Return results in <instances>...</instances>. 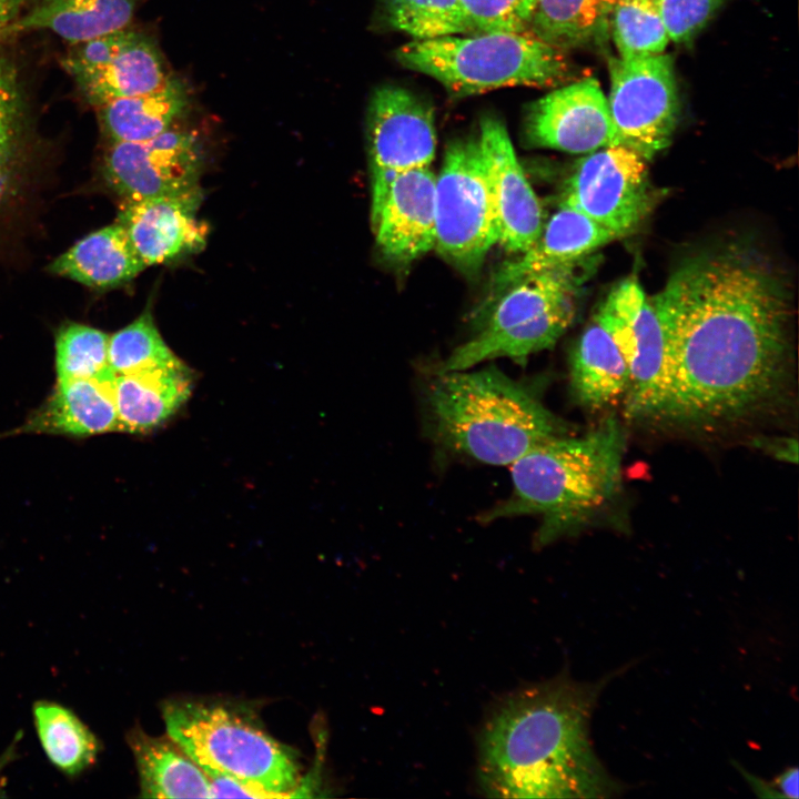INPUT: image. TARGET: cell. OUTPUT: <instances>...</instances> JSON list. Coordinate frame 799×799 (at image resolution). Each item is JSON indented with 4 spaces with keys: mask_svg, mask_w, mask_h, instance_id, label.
<instances>
[{
    "mask_svg": "<svg viewBox=\"0 0 799 799\" xmlns=\"http://www.w3.org/2000/svg\"><path fill=\"white\" fill-rule=\"evenodd\" d=\"M609 36L624 59L663 53L670 41L657 0H616Z\"/></svg>",
    "mask_w": 799,
    "mask_h": 799,
    "instance_id": "cell-30",
    "label": "cell"
},
{
    "mask_svg": "<svg viewBox=\"0 0 799 799\" xmlns=\"http://www.w3.org/2000/svg\"><path fill=\"white\" fill-rule=\"evenodd\" d=\"M610 334L629 372L625 411L633 418H663L670 355L666 331L636 279L614 286L594 317Z\"/></svg>",
    "mask_w": 799,
    "mask_h": 799,
    "instance_id": "cell-9",
    "label": "cell"
},
{
    "mask_svg": "<svg viewBox=\"0 0 799 799\" xmlns=\"http://www.w3.org/2000/svg\"><path fill=\"white\" fill-rule=\"evenodd\" d=\"M647 161L625 144L587 153L575 165L562 205L570 206L614 232L637 230L655 204Z\"/></svg>",
    "mask_w": 799,
    "mask_h": 799,
    "instance_id": "cell-11",
    "label": "cell"
},
{
    "mask_svg": "<svg viewBox=\"0 0 799 799\" xmlns=\"http://www.w3.org/2000/svg\"><path fill=\"white\" fill-rule=\"evenodd\" d=\"M625 435L609 417L581 437H555L510 464V496L485 520L536 515V535L545 546L585 522L616 493L620 483Z\"/></svg>",
    "mask_w": 799,
    "mask_h": 799,
    "instance_id": "cell-4",
    "label": "cell"
},
{
    "mask_svg": "<svg viewBox=\"0 0 799 799\" xmlns=\"http://www.w3.org/2000/svg\"><path fill=\"white\" fill-rule=\"evenodd\" d=\"M608 108L620 143L646 161L666 149L680 117L674 59L666 53L609 57Z\"/></svg>",
    "mask_w": 799,
    "mask_h": 799,
    "instance_id": "cell-10",
    "label": "cell"
},
{
    "mask_svg": "<svg viewBox=\"0 0 799 799\" xmlns=\"http://www.w3.org/2000/svg\"><path fill=\"white\" fill-rule=\"evenodd\" d=\"M426 408L438 442L490 465H510L563 436L535 390L495 366L438 372L427 387Z\"/></svg>",
    "mask_w": 799,
    "mask_h": 799,
    "instance_id": "cell-3",
    "label": "cell"
},
{
    "mask_svg": "<svg viewBox=\"0 0 799 799\" xmlns=\"http://www.w3.org/2000/svg\"><path fill=\"white\" fill-rule=\"evenodd\" d=\"M649 299L669 344L664 419L728 421L780 391L790 295L754 249L731 244L688 259Z\"/></svg>",
    "mask_w": 799,
    "mask_h": 799,
    "instance_id": "cell-1",
    "label": "cell"
},
{
    "mask_svg": "<svg viewBox=\"0 0 799 799\" xmlns=\"http://www.w3.org/2000/svg\"><path fill=\"white\" fill-rule=\"evenodd\" d=\"M372 185L401 171L427 168L436 152L433 107L414 92L393 84L376 89L367 109Z\"/></svg>",
    "mask_w": 799,
    "mask_h": 799,
    "instance_id": "cell-14",
    "label": "cell"
},
{
    "mask_svg": "<svg viewBox=\"0 0 799 799\" xmlns=\"http://www.w3.org/2000/svg\"><path fill=\"white\" fill-rule=\"evenodd\" d=\"M554 89L526 108L523 135L528 146L590 153L621 144L596 79L585 78Z\"/></svg>",
    "mask_w": 799,
    "mask_h": 799,
    "instance_id": "cell-15",
    "label": "cell"
},
{
    "mask_svg": "<svg viewBox=\"0 0 799 799\" xmlns=\"http://www.w3.org/2000/svg\"><path fill=\"white\" fill-rule=\"evenodd\" d=\"M108 357L117 375L156 370L181 362L163 341L149 311L109 336Z\"/></svg>",
    "mask_w": 799,
    "mask_h": 799,
    "instance_id": "cell-31",
    "label": "cell"
},
{
    "mask_svg": "<svg viewBox=\"0 0 799 799\" xmlns=\"http://www.w3.org/2000/svg\"><path fill=\"white\" fill-rule=\"evenodd\" d=\"M143 798H211L204 770L168 735L153 737L135 726L127 734Z\"/></svg>",
    "mask_w": 799,
    "mask_h": 799,
    "instance_id": "cell-23",
    "label": "cell"
},
{
    "mask_svg": "<svg viewBox=\"0 0 799 799\" xmlns=\"http://www.w3.org/2000/svg\"><path fill=\"white\" fill-rule=\"evenodd\" d=\"M115 376L58 381L50 397L30 416L21 432L82 437L119 431Z\"/></svg>",
    "mask_w": 799,
    "mask_h": 799,
    "instance_id": "cell-20",
    "label": "cell"
},
{
    "mask_svg": "<svg viewBox=\"0 0 799 799\" xmlns=\"http://www.w3.org/2000/svg\"><path fill=\"white\" fill-rule=\"evenodd\" d=\"M109 336L79 323L60 327L55 337L58 381L105 380L115 376L108 357Z\"/></svg>",
    "mask_w": 799,
    "mask_h": 799,
    "instance_id": "cell-32",
    "label": "cell"
},
{
    "mask_svg": "<svg viewBox=\"0 0 799 799\" xmlns=\"http://www.w3.org/2000/svg\"><path fill=\"white\" fill-rule=\"evenodd\" d=\"M669 40L690 43L725 0H657Z\"/></svg>",
    "mask_w": 799,
    "mask_h": 799,
    "instance_id": "cell-34",
    "label": "cell"
},
{
    "mask_svg": "<svg viewBox=\"0 0 799 799\" xmlns=\"http://www.w3.org/2000/svg\"><path fill=\"white\" fill-rule=\"evenodd\" d=\"M386 24L413 40L475 31L461 0H383Z\"/></svg>",
    "mask_w": 799,
    "mask_h": 799,
    "instance_id": "cell-29",
    "label": "cell"
},
{
    "mask_svg": "<svg viewBox=\"0 0 799 799\" xmlns=\"http://www.w3.org/2000/svg\"><path fill=\"white\" fill-rule=\"evenodd\" d=\"M740 772L747 779L754 792L761 798H782L781 795L776 790L772 783L765 781L757 776L750 775L748 771L741 769L738 765Z\"/></svg>",
    "mask_w": 799,
    "mask_h": 799,
    "instance_id": "cell-38",
    "label": "cell"
},
{
    "mask_svg": "<svg viewBox=\"0 0 799 799\" xmlns=\"http://www.w3.org/2000/svg\"><path fill=\"white\" fill-rule=\"evenodd\" d=\"M578 265L528 275L502 291L477 334L456 347L438 372L497 357L522 363L553 346L575 316L583 275Z\"/></svg>",
    "mask_w": 799,
    "mask_h": 799,
    "instance_id": "cell-7",
    "label": "cell"
},
{
    "mask_svg": "<svg viewBox=\"0 0 799 799\" xmlns=\"http://www.w3.org/2000/svg\"><path fill=\"white\" fill-rule=\"evenodd\" d=\"M435 181L427 166L372 185V227L388 261L406 265L435 247Z\"/></svg>",
    "mask_w": 799,
    "mask_h": 799,
    "instance_id": "cell-16",
    "label": "cell"
},
{
    "mask_svg": "<svg viewBox=\"0 0 799 799\" xmlns=\"http://www.w3.org/2000/svg\"><path fill=\"white\" fill-rule=\"evenodd\" d=\"M166 735L204 772L234 777L271 798L301 797L297 754L257 720L227 704L171 699L161 706Z\"/></svg>",
    "mask_w": 799,
    "mask_h": 799,
    "instance_id": "cell-6",
    "label": "cell"
},
{
    "mask_svg": "<svg viewBox=\"0 0 799 799\" xmlns=\"http://www.w3.org/2000/svg\"><path fill=\"white\" fill-rule=\"evenodd\" d=\"M20 736L16 737L12 741V744L4 750V752L0 756V797H4V783L6 779L2 776V771L4 768L17 758V747L19 742Z\"/></svg>",
    "mask_w": 799,
    "mask_h": 799,
    "instance_id": "cell-39",
    "label": "cell"
},
{
    "mask_svg": "<svg viewBox=\"0 0 799 799\" xmlns=\"http://www.w3.org/2000/svg\"><path fill=\"white\" fill-rule=\"evenodd\" d=\"M186 101L182 83L170 78L158 90L99 107L100 120L110 142L145 141L173 127L184 112Z\"/></svg>",
    "mask_w": 799,
    "mask_h": 799,
    "instance_id": "cell-26",
    "label": "cell"
},
{
    "mask_svg": "<svg viewBox=\"0 0 799 799\" xmlns=\"http://www.w3.org/2000/svg\"><path fill=\"white\" fill-rule=\"evenodd\" d=\"M616 0H536L527 30L563 50L604 45Z\"/></svg>",
    "mask_w": 799,
    "mask_h": 799,
    "instance_id": "cell-27",
    "label": "cell"
},
{
    "mask_svg": "<svg viewBox=\"0 0 799 799\" xmlns=\"http://www.w3.org/2000/svg\"><path fill=\"white\" fill-rule=\"evenodd\" d=\"M618 236L581 212L559 204L535 242L503 263L493 276L492 295L525 276L575 266Z\"/></svg>",
    "mask_w": 799,
    "mask_h": 799,
    "instance_id": "cell-19",
    "label": "cell"
},
{
    "mask_svg": "<svg viewBox=\"0 0 799 799\" xmlns=\"http://www.w3.org/2000/svg\"><path fill=\"white\" fill-rule=\"evenodd\" d=\"M498 243L494 208L478 136L451 141L435 181V249L468 274Z\"/></svg>",
    "mask_w": 799,
    "mask_h": 799,
    "instance_id": "cell-8",
    "label": "cell"
},
{
    "mask_svg": "<svg viewBox=\"0 0 799 799\" xmlns=\"http://www.w3.org/2000/svg\"><path fill=\"white\" fill-rule=\"evenodd\" d=\"M611 675L562 674L505 695L477 735V783L486 797L611 798L624 790L598 759L591 714Z\"/></svg>",
    "mask_w": 799,
    "mask_h": 799,
    "instance_id": "cell-2",
    "label": "cell"
},
{
    "mask_svg": "<svg viewBox=\"0 0 799 799\" xmlns=\"http://www.w3.org/2000/svg\"><path fill=\"white\" fill-rule=\"evenodd\" d=\"M536 0H461L478 32H524Z\"/></svg>",
    "mask_w": 799,
    "mask_h": 799,
    "instance_id": "cell-33",
    "label": "cell"
},
{
    "mask_svg": "<svg viewBox=\"0 0 799 799\" xmlns=\"http://www.w3.org/2000/svg\"><path fill=\"white\" fill-rule=\"evenodd\" d=\"M24 0H0V34H6L17 21Z\"/></svg>",
    "mask_w": 799,
    "mask_h": 799,
    "instance_id": "cell-37",
    "label": "cell"
},
{
    "mask_svg": "<svg viewBox=\"0 0 799 799\" xmlns=\"http://www.w3.org/2000/svg\"><path fill=\"white\" fill-rule=\"evenodd\" d=\"M63 65L98 108L158 90L170 80L156 47L127 28L73 44Z\"/></svg>",
    "mask_w": 799,
    "mask_h": 799,
    "instance_id": "cell-12",
    "label": "cell"
},
{
    "mask_svg": "<svg viewBox=\"0 0 799 799\" xmlns=\"http://www.w3.org/2000/svg\"><path fill=\"white\" fill-rule=\"evenodd\" d=\"M124 227L115 222L78 241L55 259L49 271L95 290H110L145 269Z\"/></svg>",
    "mask_w": 799,
    "mask_h": 799,
    "instance_id": "cell-22",
    "label": "cell"
},
{
    "mask_svg": "<svg viewBox=\"0 0 799 799\" xmlns=\"http://www.w3.org/2000/svg\"><path fill=\"white\" fill-rule=\"evenodd\" d=\"M17 112L16 80L8 65L0 60V135H13Z\"/></svg>",
    "mask_w": 799,
    "mask_h": 799,
    "instance_id": "cell-35",
    "label": "cell"
},
{
    "mask_svg": "<svg viewBox=\"0 0 799 799\" xmlns=\"http://www.w3.org/2000/svg\"><path fill=\"white\" fill-rule=\"evenodd\" d=\"M395 57L403 67L437 80L454 98L505 87L554 89L570 82L576 71L566 50L528 30L412 40Z\"/></svg>",
    "mask_w": 799,
    "mask_h": 799,
    "instance_id": "cell-5",
    "label": "cell"
},
{
    "mask_svg": "<svg viewBox=\"0 0 799 799\" xmlns=\"http://www.w3.org/2000/svg\"><path fill=\"white\" fill-rule=\"evenodd\" d=\"M201 163L196 136L173 125L145 141L111 142L103 174L123 201H133L199 190Z\"/></svg>",
    "mask_w": 799,
    "mask_h": 799,
    "instance_id": "cell-13",
    "label": "cell"
},
{
    "mask_svg": "<svg viewBox=\"0 0 799 799\" xmlns=\"http://www.w3.org/2000/svg\"><path fill=\"white\" fill-rule=\"evenodd\" d=\"M569 376L575 400L587 408H603L627 392L629 372L625 358L595 318L574 347Z\"/></svg>",
    "mask_w": 799,
    "mask_h": 799,
    "instance_id": "cell-24",
    "label": "cell"
},
{
    "mask_svg": "<svg viewBox=\"0 0 799 799\" xmlns=\"http://www.w3.org/2000/svg\"><path fill=\"white\" fill-rule=\"evenodd\" d=\"M12 138L13 135H0V185L9 162Z\"/></svg>",
    "mask_w": 799,
    "mask_h": 799,
    "instance_id": "cell-40",
    "label": "cell"
},
{
    "mask_svg": "<svg viewBox=\"0 0 799 799\" xmlns=\"http://www.w3.org/2000/svg\"><path fill=\"white\" fill-rule=\"evenodd\" d=\"M192 386L193 374L182 361L117 375L113 390L119 431L140 434L159 427L186 402Z\"/></svg>",
    "mask_w": 799,
    "mask_h": 799,
    "instance_id": "cell-21",
    "label": "cell"
},
{
    "mask_svg": "<svg viewBox=\"0 0 799 799\" xmlns=\"http://www.w3.org/2000/svg\"><path fill=\"white\" fill-rule=\"evenodd\" d=\"M798 769L796 767H791L783 770L775 779L772 785L782 798H798Z\"/></svg>",
    "mask_w": 799,
    "mask_h": 799,
    "instance_id": "cell-36",
    "label": "cell"
},
{
    "mask_svg": "<svg viewBox=\"0 0 799 799\" xmlns=\"http://www.w3.org/2000/svg\"><path fill=\"white\" fill-rule=\"evenodd\" d=\"M133 11L134 0H41L6 34L45 29L73 45L128 28Z\"/></svg>",
    "mask_w": 799,
    "mask_h": 799,
    "instance_id": "cell-25",
    "label": "cell"
},
{
    "mask_svg": "<svg viewBox=\"0 0 799 799\" xmlns=\"http://www.w3.org/2000/svg\"><path fill=\"white\" fill-rule=\"evenodd\" d=\"M201 190L123 201L119 222L145 266L166 263L201 250L208 227L196 212Z\"/></svg>",
    "mask_w": 799,
    "mask_h": 799,
    "instance_id": "cell-18",
    "label": "cell"
},
{
    "mask_svg": "<svg viewBox=\"0 0 799 799\" xmlns=\"http://www.w3.org/2000/svg\"><path fill=\"white\" fill-rule=\"evenodd\" d=\"M492 194L498 243L509 253L527 250L544 226L540 201L529 184L500 119H481L477 134Z\"/></svg>",
    "mask_w": 799,
    "mask_h": 799,
    "instance_id": "cell-17",
    "label": "cell"
},
{
    "mask_svg": "<svg viewBox=\"0 0 799 799\" xmlns=\"http://www.w3.org/2000/svg\"><path fill=\"white\" fill-rule=\"evenodd\" d=\"M32 716L47 758L64 776L77 778L97 763L102 744L72 709L37 700Z\"/></svg>",
    "mask_w": 799,
    "mask_h": 799,
    "instance_id": "cell-28",
    "label": "cell"
}]
</instances>
